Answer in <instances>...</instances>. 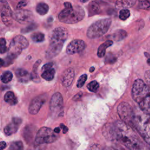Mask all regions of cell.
I'll return each mask as SVG.
<instances>
[{
  "label": "cell",
  "mask_w": 150,
  "mask_h": 150,
  "mask_svg": "<svg viewBox=\"0 0 150 150\" xmlns=\"http://www.w3.org/2000/svg\"><path fill=\"white\" fill-rule=\"evenodd\" d=\"M135 129L124 121L106 124L103 129V134L108 140H117L129 149L146 148L145 144L135 132Z\"/></svg>",
  "instance_id": "1"
},
{
  "label": "cell",
  "mask_w": 150,
  "mask_h": 150,
  "mask_svg": "<svg viewBox=\"0 0 150 150\" xmlns=\"http://www.w3.org/2000/svg\"><path fill=\"white\" fill-rule=\"evenodd\" d=\"M131 94L139 108L150 115V86L142 80L137 79L132 84Z\"/></svg>",
  "instance_id": "2"
},
{
  "label": "cell",
  "mask_w": 150,
  "mask_h": 150,
  "mask_svg": "<svg viewBox=\"0 0 150 150\" xmlns=\"http://www.w3.org/2000/svg\"><path fill=\"white\" fill-rule=\"evenodd\" d=\"M150 146V115L139 108H134L131 126Z\"/></svg>",
  "instance_id": "3"
},
{
  "label": "cell",
  "mask_w": 150,
  "mask_h": 150,
  "mask_svg": "<svg viewBox=\"0 0 150 150\" xmlns=\"http://www.w3.org/2000/svg\"><path fill=\"white\" fill-rule=\"evenodd\" d=\"M68 37V31L64 27L54 29L49 35V45L46 52V58L51 59L57 56Z\"/></svg>",
  "instance_id": "4"
},
{
  "label": "cell",
  "mask_w": 150,
  "mask_h": 150,
  "mask_svg": "<svg viewBox=\"0 0 150 150\" xmlns=\"http://www.w3.org/2000/svg\"><path fill=\"white\" fill-rule=\"evenodd\" d=\"M64 8L59 13V20L63 23L73 24L81 21L84 17L83 8L79 5H72L71 3H64Z\"/></svg>",
  "instance_id": "5"
},
{
  "label": "cell",
  "mask_w": 150,
  "mask_h": 150,
  "mask_svg": "<svg viewBox=\"0 0 150 150\" xmlns=\"http://www.w3.org/2000/svg\"><path fill=\"white\" fill-rule=\"evenodd\" d=\"M29 46L28 40L22 35H17L11 40L6 58L4 60V66L11 64L13 60L21 54L22 51Z\"/></svg>",
  "instance_id": "6"
},
{
  "label": "cell",
  "mask_w": 150,
  "mask_h": 150,
  "mask_svg": "<svg viewBox=\"0 0 150 150\" xmlns=\"http://www.w3.org/2000/svg\"><path fill=\"white\" fill-rule=\"evenodd\" d=\"M111 24L110 18L101 19L92 23L88 28L87 36L90 39L100 38L107 33Z\"/></svg>",
  "instance_id": "7"
},
{
  "label": "cell",
  "mask_w": 150,
  "mask_h": 150,
  "mask_svg": "<svg viewBox=\"0 0 150 150\" xmlns=\"http://www.w3.org/2000/svg\"><path fill=\"white\" fill-rule=\"evenodd\" d=\"M58 138V135L52 129L47 127H42L37 132L35 142L39 144H49L54 142Z\"/></svg>",
  "instance_id": "8"
},
{
  "label": "cell",
  "mask_w": 150,
  "mask_h": 150,
  "mask_svg": "<svg viewBox=\"0 0 150 150\" xmlns=\"http://www.w3.org/2000/svg\"><path fill=\"white\" fill-rule=\"evenodd\" d=\"M117 112L121 120L131 126L134 115V108L126 102H121L117 107Z\"/></svg>",
  "instance_id": "9"
},
{
  "label": "cell",
  "mask_w": 150,
  "mask_h": 150,
  "mask_svg": "<svg viewBox=\"0 0 150 150\" xmlns=\"http://www.w3.org/2000/svg\"><path fill=\"white\" fill-rule=\"evenodd\" d=\"M49 107L53 117H57L63 112V100L60 93H56L52 96Z\"/></svg>",
  "instance_id": "10"
},
{
  "label": "cell",
  "mask_w": 150,
  "mask_h": 150,
  "mask_svg": "<svg viewBox=\"0 0 150 150\" xmlns=\"http://www.w3.org/2000/svg\"><path fill=\"white\" fill-rule=\"evenodd\" d=\"M12 16L13 19L21 24L30 23L34 19L32 12L27 9H16L13 12Z\"/></svg>",
  "instance_id": "11"
},
{
  "label": "cell",
  "mask_w": 150,
  "mask_h": 150,
  "mask_svg": "<svg viewBox=\"0 0 150 150\" xmlns=\"http://www.w3.org/2000/svg\"><path fill=\"white\" fill-rule=\"evenodd\" d=\"M47 94H43L35 97L30 102L28 111L30 114L35 115L36 114L42 107V105L46 103L47 100Z\"/></svg>",
  "instance_id": "12"
},
{
  "label": "cell",
  "mask_w": 150,
  "mask_h": 150,
  "mask_svg": "<svg viewBox=\"0 0 150 150\" xmlns=\"http://www.w3.org/2000/svg\"><path fill=\"white\" fill-rule=\"evenodd\" d=\"M13 12L12 11L11 7L7 2L2 4L1 10V16L3 23L9 26L12 23L13 18Z\"/></svg>",
  "instance_id": "13"
},
{
  "label": "cell",
  "mask_w": 150,
  "mask_h": 150,
  "mask_svg": "<svg viewBox=\"0 0 150 150\" xmlns=\"http://www.w3.org/2000/svg\"><path fill=\"white\" fill-rule=\"evenodd\" d=\"M85 47L86 43L83 40L74 39L67 45L66 53L69 54H74L81 52Z\"/></svg>",
  "instance_id": "14"
},
{
  "label": "cell",
  "mask_w": 150,
  "mask_h": 150,
  "mask_svg": "<svg viewBox=\"0 0 150 150\" xmlns=\"http://www.w3.org/2000/svg\"><path fill=\"white\" fill-rule=\"evenodd\" d=\"M22 123V120L18 117H13L12 119V121L10 123H9L6 127H5L4 129V133L7 136H10L13 134L15 133L21 124Z\"/></svg>",
  "instance_id": "15"
},
{
  "label": "cell",
  "mask_w": 150,
  "mask_h": 150,
  "mask_svg": "<svg viewBox=\"0 0 150 150\" xmlns=\"http://www.w3.org/2000/svg\"><path fill=\"white\" fill-rule=\"evenodd\" d=\"M74 78V70L72 68L66 69L62 74L61 81L64 87H69L72 83Z\"/></svg>",
  "instance_id": "16"
},
{
  "label": "cell",
  "mask_w": 150,
  "mask_h": 150,
  "mask_svg": "<svg viewBox=\"0 0 150 150\" xmlns=\"http://www.w3.org/2000/svg\"><path fill=\"white\" fill-rule=\"evenodd\" d=\"M18 81L22 83H26L32 80V74L23 69H18L15 71Z\"/></svg>",
  "instance_id": "17"
},
{
  "label": "cell",
  "mask_w": 150,
  "mask_h": 150,
  "mask_svg": "<svg viewBox=\"0 0 150 150\" xmlns=\"http://www.w3.org/2000/svg\"><path fill=\"white\" fill-rule=\"evenodd\" d=\"M102 3L99 1H92L88 5V16L97 15L101 12Z\"/></svg>",
  "instance_id": "18"
},
{
  "label": "cell",
  "mask_w": 150,
  "mask_h": 150,
  "mask_svg": "<svg viewBox=\"0 0 150 150\" xmlns=\"http://www.w3.org/2000/svg\"><path fill=\"white\" fill-rule=\"evenodd\" d=\"M137 0H117L115 4L116 9H127L133 6Z\"/></svg>",
  "instance_id": "19"
},
{
  "label": "cell",
  "mask_w": 150,
  "mask_h": 150,
  "mask_svg": "<svg viewBox=\"0 0 150 150\" xmlns=\"http://www.w3.org/2000/svg\"><path fill=\"white\" fill-rule=\"evenodd\" d=\"M113 44V42L111 40H108L105 41L104 43H102L98 48L97 50V56L99 57H103L105 56L106 49L109 46H111Z\"/></svg>",
  "instance_id": "20"
},
{
  "label": "cell",
  "mask_w": 150,
  "mask_h": 150,
  "mask_svg": "<svg viewBox=\"0 0 150 150\" xmlns=\"http://www.w3.org/2000/svg\"><path fill=\"white\" fill-rule=\"evenodd\" d=\"M4 100L9 104L13 105L18 103V99L12 91H8L4 96Z\"/></svg>",
  "instance_id": "21"
},
{
  "label": "cell",
  "mask_w": 150,
  "mask_h": 150,
  "mask_svg": "<svg viewBox=\"0 0 150 150\" xmlns=\"http://www.w3.org/2000/svg\"><path fill=\"white\" fill-rule=\"evenodd\" d=\"M127 32L122 29H119L114 32L111 35H110V38L112 39L115 41H120L124 39L127 36Z\"/></svg>",
  "instance_id": "22"
},
{
  "label": "cell",
  "mask_w": 150,
  "mask_h": 150,
  "mask_svg": "<svg viewBox=\"0 0 150 150\" xmlns=\"http://www.w3.org/2000/svg\"><path fill=\"white\" fill-rule=\"evenodd\" d=\"M54 74H55V70L52 67L43 71V73H42L41 76L45 80L50 81L53 79L54 77Z\"/></svg>",
  "instance_id": "23"
},
{
  "label": "cell",
  "mask_w": 150,
  "mask_h": 150,
  "mask_svg": "<svg viewBox=\"0 0 150 150\" xmlns=\"http://www.w3.org/2000/svg\"><path fill=\"white\" fill-rule=\"evenodd\" d=\"M36 11L39 15H44L48 12L49 6L45 3L40 2L37 5L36 7Z\"/></svg>",
  "instance_id": "24"
},
{
  "label": "cell",
  "mask_w": 150,
  "mask_h": 150,
  "mask_svg": "<svg viewBox=\"0 0 150 150\" xmlns=\"http://www.w3.org/2000/svg\"><path fill=\"white\" fill-rule=\"evenodd\" d=\"M31 39L32 41L34 42H42L45 40V35L43 33L40 32H33L31 35H30Z\"/></svg>",
  "instance_id": "25"
},
{
  "label": "cell",
  "mask_w": 150,
  "mask_h": 150,
  "mask_svg": "<svg viewBox=\"0 0 150 150\" xmlns=\"http://www.w3.org/2000/svg\"><path fill=\"white\" fill-rule=\"evenodd\" d=\"M12 78H13V74L10 71H6L4 72L1 76V80L2 82L5 84L11 81Z\"/></svg>",
  "instance_id": "26"
},
{
  "label": "cell",
  "mask_w": 150,
  "mask_h": 150,
  "mask_svg": "<svg viewBox=\"0 0 150 150\" xmlns=\"http://www.w3.org/2000/svg\"><path fill=\"white\" fill-rule=\"evenodd\" d=\"M99 86V84L97 81H92L87 84V87L90 91L95 93L98 90Z\"/></svg>",
  "instance_id": "27"
},
{
  "label": "cell",
  "mask_w": 150,
  "mask_h": 150,
  "mask_svg": "<svg viewBox=\"0 0 150 150\" xmlns=\"http://www.w3.org/2000/svg\"><path fill=\"white\" fill-rule=\"evenodd\" d=\"M23 148V144L21 141H15L11 143L9 149L11 150H21Z\"/></svg>",
  "instance_id": "28"
},
{
  "label": "cell",
  "mask_w": 150,
  "mask_h": 150,
  "mask_svg": "<svg viewBox=\"0 0 150 150\" xmlns=\"http://www.w3.org/2000/svg\"><path fill=\"white\" fill-rule=\"evenodd\" d=\"M130 16V12L127 9H122L120 11L119 18L122 21H125L128 19Z\"/></svg>",
  "instance_id": "29"
},
{
  "label": "cell",
  "mask_w": 150,
  "mask_h": 150,
  "mask_svg": "<svg viewBox=\"0 0 150 150\" xmlns=\"http://www.w3.org/2000/svg\"><path fill=\"white\" fill-rule=\"evenodd\" d=\"M87 79V75L86 74H82L79 79V80H77V87L78 88H81L82 87L84 83H86V80Z\"/></svg>",
  "instance_id": "30"
},
{
  "label": "cell",
  "mask_w": 150,
  "mask_h": 150,
  "mask_svg": "<svg viewBox=\"0 0 150 150\" xmlns=\"http://www.w3.org/2000/svg\"><path fill=\"white\" fill-rule=\"evenodd\" d=\"M138 6L140 8L148 9L150 8V3L148 0H138Z\"/></svg>",
  "instance_id": "31"
},
{
  "label": "cell",
  "mask_w": 150,
  "mask_h": 150,
  "mask_svg": "<svg viewBox=\"0 0 150 150\" xmlns=\"http://www.w3.org/2000/svg\"><path fill=\"white\" fill-rule=\"evenodd\" d=\"M37 27H38V25L37 24L34 23H32L31 24H30L29 25H28L26 28H23L21 30V32L26 33H28L29 32H30V31L35 29Z\"/></svg>",
  "instance_id": "32"
},
{
  "label": "cell",
  "mask_w": 150,
  "mask_h": 150,
  "mask_svg": "<svg viewBox=\"0 0 150 150\" xmlns=\"http://www.w3.org/2000/svg\"><path fill=\"white\" fill-rule=\"evenodd\" d=\"M116 57L111 53H108L105 59V62L107 64H112L114 63L116 61Z\"/></svg>",
  "instance_id": "33"
},
{
  "label": "cell",
  "mask_w": 150,
  "mask_h": 150,
  "mask_svg": "<svg viewBox=\"0 0 150 150\" xmlns=\"http://www.w3.org/2000/svg\"><path fill=\"white\" fill-rule=\"evenodd\" d=\"M7 51V47L6 46V40L4 38H1L0 39V52L1 53H4Z\"/></svg>",
  "instance_id": "34"
},
{
  "label": "cell",
  "mask_w": 150,
  "mask_h": 150,
  "mask_svg": "<svg viewBox=\"0 0 150 150\" xmlns=\"http://www.w3.org/2000/svg\"><path fill=\"white\" fill-rule=\"evenodd\" d=\"M27 4H28V2H27L26 1H21L19 2L18 4H17L16 9H21L22 7L25 6L27 5Z\"/></svg>",
  "instance_id": "35"
},
{
  "label": "cell",
  "mask_w": 150,
  "mask_h": 150,
  "mask_svg": "<svg viewBox=\"0 0 150 150\" xmlns=\"http://www.w3.org/2000/svg\"><path fill=\"white\" fill-rule=\"evenodd\" d=\"M41 63V60H37L35 63L34 64L33 66V71H34V72H37V69L39 66V64H40Z\"/></svg>",
  "instance_id": "36"
},
{
  "label": "cell",
  "mask_w": 150,
  "mask_h": 150,
  "mask_svg": "<svg viewBox=\"0 0 150 150\" xmlns=\"http://www.w3.org/2000/svg\"><path fill=\"white\" fill-rule=\"evenodd\" d=\"M53 65V64L52 63H47V64H44L43 66L42 67V70L43 71H44V70H47V69L52 68Z\"/></svg>",
  "instance_id": "37"
},
{
  "label": "cell",
  "mask_w": 150,
  "mask_h": 150,
  "mask_svg": "<svg viewBox=\"0 0 150 150\" xmlns=\"http://www.w3.org/2000/svg\"><path fill=\"white\" fill-rule=\"evenodd\" d=\"M60 128H62V129H63V132L64 134H65V133H66V132H67V131H68V128H67L66 125H64L63 124H61L60 125Z\"/></svg>",
  "instance_id": "38"
},
{
  "label": "cell",
  "mask_w": 150,
  "mask_h": 150,
  "mask_svg": "<svg viewBox=\"0 0 150 150\" xmlns=\"http://www.w3.org/2000/svg\"><path fill=\"white\" fill-rule=\"evenodd\" d=\"M81 95H82V93H81V92L77 93V94L73 97V100H77V99L80 98Z\"/></svg>",
  "instance_id": "39"
},
{
  "label": "cell",
  "mask_w": 150,
  "mask_h": 150,
  "mask_svg": "<svg viewBox=\"0 0 150 150\" xmlns=\"http://www.w3.org/2000/svg\"><path fill=\"white\" fill-rule=\"evenodd\" d=\"M0 146H1V150H2V149H4L5 148H6V143L4 142V141H1V144H0Z\"/></svg>",
  "instance_id": "40"
},
{
  "label": "cell",
  "mask_w": 150,
  "mask_h": 150,
  "mask_svg": "<svg viewBox=\"0 0 150 150\" xmlns=\"http://www.w3.org/2000/svg\"><path fill=\"white\" fill-rule=\"evenodd\" d=\"M54 131L56 133L58 134V133H59V132L60 131V128L57 127V128H56L54 129Z\"/></svg>",
  "instance_id": "41"
},
{
  "label": "cell",
  "mask_w": 150,
  "mask_h": 150,
  "mask_svg": "<svg viewBox=\"0 0 150 150\" xmlns=\"http://www.w3.org/2000/svg\"><path fill=\"white\" fill-rule=\"evenodd\" d=\"M94 69H95V68H94V67H91L90 68L89 70H90V71L91 73V72H93V71L94 70Z\"/></svg>",
  "instance_id": "42"
},
{
  "label": "cell",
  "mask_w": 150,
  "mask_h": 150,
  "mask_svg": "<svg viewBox=\"0 0 150 150\" xmlns=\"http://www.w3.org/2000/svg\"><path fill=\"white\" fill-rule=\"evenodd\" d=\"M89 0H80V1L82 2V3H86L87 2V1H88Z\"/></svg>",
  "instance_id": "43"
},
{
  "label": "cell",
  "mask_w": 150,
  "mask_h": 150,
  "mask_svg": "<svg viewBox=\"0 0 150 150\" xmlns=\"http://www.w3.org/2000/svg\"><path fill=\"white\" fill-rule=\"evenodd\" d=\"M6 2H7V0H1V4H3V3Z\"/></svg>",
  "instance_id": "44"
},
{
  "label": "cell",
  "mask_w": 150,
  "mask_h": 150,
  "mask_svg": "<svg viewBox=\"0 0 150 150\" xmlns=\"http://www.w3.org/2000/svg\"><path fill=\"white\" fill-rule=\"evenodd\" d=\"M147 63L150 65V58L148 59V60H147Z\"/></svg>",
  "instance_id": "45"
}]
</instances>
